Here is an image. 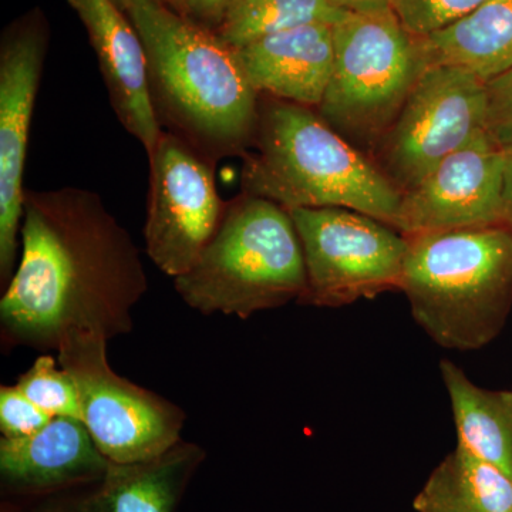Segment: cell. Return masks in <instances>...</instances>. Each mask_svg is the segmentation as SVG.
<instances>
[{
  "instance_id": "cell-10",
  "label": "cell",
  "mask_w": 512,
  "mask_h": 512,
  "mask_svg": "<svg viewBox=\"0 0 512 512\" xmlns=\"http://www.w3.org/2000/svg\"><path fill=\"white\" fill-rule=\"evenodd\" d=\"M148 160L146 252L174 279L190 271L210 244L227 202L215 187L214 165L174 134L163 131Z\"/></svg>"
},
{
  "instance_id": "cell-13",
  "label": "cell",
  "mask_w": 512,
  "mask_h": 512,
  "mask_svg": "<svg viewBox=\"0 0 512 512\" xmlns=\"http://www.w3.org/2000/svg\"><path fill=\"white\" fill-rule=\"evenodd\" d=\"M111 461L83 421L53 417L42 430L0 440V487L6 512L99 481Z\"/></svg>"
},
{
  "instance_id": "cell-8",
  "label": "cell",
  "mask_w": 512,
  "mask_h": 512,
  "mask_svg": "<svg viewBox=\"0 0 512 512\" xmlns=\"http://www.w3.org/2000/svg\"><path fill=\"white\" fill-rule=\"evenodd\" d=\"M107 343L96 333H70L56 350L57 362L76 383L82 421L103 456L113 463L153 460L183 440L184 410L117 375Z\"/></svg>"
},
{
  "instance_id": "cell-7",
  "label": "cell",
  "mask_w": 512,
  "mask_h": 512,
  "mask_svg": "<svg viewBox=\"0 0 512 512\" xmlns=\"http://www.w3.org/2000/svg\"><path fill=\"white\" fill-rule=\"evenodd\" d=\"M301 239L306 288L299 305L342 308L400 291L409 239L348 208H291Z\"/></svg>"
},
{
  "instance_id": "cell-17",
  "label": "cell",
  "mask_w": 512,
  "mask_h": 512,
  "mask_svg": "<svg viewBox=\"0 0 512 512\" xmlns=\"http://www.w3.org/2000/svg\"><path fill=\"white\" fill-rule=\"evenodd\" d=\"M419 43L427 69L456 67L493 82L512 70V0H488Z\"/></svg>"
},
{
  "instance_id": "cell-28",
  "label": "cell",
  "mask_w": 512,
  "mask_h": 512,
  "mask_svg": "<svg viewBox=\"0 0 512 512\" xmlns=\"http://www.w3.org/2000/svg\"><path fill=\"white\" fill-rule=\"evenodd\" d=\"M164 2L171 8L184 12V0H164Z\"/></svg>"
},
{
  "instance_id": "cell-3",
  "label": "cell",
  "mask_w": 512,
  "mask_h": 512,
  "mask_svg": "<svg viewBox=\"0 0 512 512\" xmlns=\"http://www.w3.org/2000/svg\"><path fill=\"white\" fill-rule=\"evenodd\" d=\"M244 194L291 208H348L393 227L402 194L369 157L301 104L259 94Z\"/></svg>"
},
{
  "instance_id": "cell-1",
  "label": "cell",
  "mask_w": 512,
  "mask_h": 512,
  "mask_svg": "<svg viewBox=\"0 0 512 512\" xmlns=\"http://www.w3.org/2000/svg\"><path fill=\"white\" fill-rule=\"evenodd\" d=\"M20 241L18 266L0 299L3 345L47 352L70 333L110 342L133 332L146 269L133 237L97 192L26 191Z\"/></svg>"
},
{
  "instance_id": "cell-5",
  "label": "cell",
  "mask_w": 512,
  "mask_h": 512,
  "mask_svg": "<svg viewBox=\"0 0 512 512\" xmlns=\"http://www.w3.org/2000/svg\"><path fill=\"white\" fill-rule=\"evenodd\" d=\"M174 288L202 315L248 319L298 302L306 288L301 239L286 208L241 194L227 202L210 244Z\"/></svg>"
},
{
  "instance_id": "cell-20",
  "label": "cell",
  "mask_w": 512,
  "mask_h": 512,
  "mask_svg": "<svg viewBox=\"0 0 512 512\" xmlns=\"http://www.w3.org/2000/svg\"><path fill=\"white\" fill-rule=\"evenodd\" d=\"M346 13L328 0H231L215 33L225 45L239 49L299 26L335 25Z\"/></svg>"
},
{
  "instance_id": "cell-26",
  "label": "cell",
  "mask_w": 512,
  "mask_h": 512,
  "mask_svg": "<svg viewBox=\"0 0 512 512\" xmlns=\"http://www.w3.org/2000/svg\"><path fill=\"white\" fill-rule=\"evenodd\" d=\"M336 9L349 13H377L393 10V0H328Z\"/></svg>"
},
{
  "instance_id": "cell-23",
  "label": "cell",
  "mask_w": 512,
  "mask_h": 512,
  "mask_svg": "<svg viewBox=\"0 0 512 512\" xmlns=\"http://www.w3.org/2000/svg\"><path fill=\"white\" fill-rule=\"evenodd\" d=\"M52 417L30 402L18 386L0 389V431L6 439L32 436L42 430Z\"/></svg>"
},
{
  "instance_id": "cell-16",
  "label": "cell",
  "mask_w": 512,
  "mask_h": 512,
  "mask_svg": "<svg viewBox=\"0 0 512 512\" xmlns=\"http://www.w3.org/2000/svg\"><path fill=\"white\" fill-rule=\"evenodd\" d=\"M254 90L318 109L335 63L333 25L311 23L234 49Z\"/></svg>"
},
{
  "instance_id": "cell-11",
  "label": "cell",
  "mask_w": 512,
  "mask_h": 512,
  "mask_svg": "<svg viewBox=\"0 0 512 512\" xmlns=\"http://www.w3.org/2000/svg\"><path fill=\"white\" fill-rule=\"evenodd\" d=\"M505 163L507 150L483 131L402 195L393 228L413 237L504 225Z\"/></svg>"
},
{
  "instance_id": "cell-2",
  "label": "cell",
  "mask_w": 512,
  "mask_h": 512,
  "mask_svg": "<svg viewBox=\"0 0 512 512\" xmlns=\"http://www.w3.org/2000/svg\"><path fill=\"white\" fill-rule=\"evenodd\" d=\"M127 15L146 49L151 101L163 131L212 165L244 158L254 141L259 94L235 50L164 0H131Z\"/></svg>"
},
{
  "instance_id": "cell-9",
  "label": "cell",
  "mask_w": 512,
  "mask_h": 512,
  "mask_svg": "<svg viewBox=\"0 0 512 512\" xmlns=\"http://www.w3.org/2000/svg\"><path fill=\"white\" fill-rule=\"evenodd\" d=\"M487 114V83L456 67H429L369 158L406 194L487 130Z\"/></svg>"
},
{
  "instance_id": "cell-29",
  "label": "cell",
  "mask_w": 512,
  "mask_h": 512,
  "mask_svg": "<svg viewBox=\"0 0 512 512\" xmlns=\"http://www.w3.org/2000/svg\"><path fill=\"white\" fill-rule=\"evenodd\" d=\"M113 2L116 3L124 13H128V10H130L131 0H113Z\"/></svg>"
},
{
  "instance_id": "cell-19",
  "label": "cell",
  "mask_w": 512,
  "mask_h": 512,
  "mask_svg": "<svg viewBox=\"0 0 512 512\" xmlns=\"http://www.w3.org/2000/svg\"><path fill=\"white\" fill-rule=\"evenodd\" d=\"M417 512H512V478L458 446L413 501Z\"/></svg>"
},
{
  "instance_id": "cell-12",
  "label": "cell",
  "mask_w": 512,
  "mask_h": 512,
  "mask_svg": "<svg viewBox=\"0 0 512 512\" xmlns=\"http://www.w3.org/2000/svg\"><path fill=\"white\" fill-rule=\"evenodd\" d=\"M47 36L39 22L20 23L0 46V281L16 271L25 204L30 123L42 82Z\"/></svg>"
},
{
  "instance_id": "cell-22",
  "label": "cell",
  "mask_w": 512,
  "mask_h": 512,
  "mask_svg": "<svg viewBox=\"0 0 512 512\" xmlns=\"http://www.w3.org/2000/svg\"><path fill=\"white\" fill-rule=\"evenodd\" d=\"M488 0H393V12L414 36H427L480 8Z\"/></svg>"
},
{
  "instance_id": "cell-15",
  "label": "cell",
  "mask_w": 512,
  "mask_h": 512,
  "mask_svg": "<svg viewBox=\"0 0 512 512\" xmlns=\"http://www.w3.org/2000/svg\"><path fill=\"white\" fill-rule=\"evenodd\" d=\"M67 2L89 33L117 119L150 156L163 128L151 101L143 40L113 0Z\"/></svg>"
},
{
  "instance_id": "cell-24",
  "label": "cell",
  "mask_w": 512,
  "mask_h": 512,
  "mask_svg": "<svg viewBox=\"0 0 512 512\" xmlns=\"http://www.w3.org/2000/svg\"><path fill=\"white\" fill-rule=\"evenodd\" d=\"M487 133L504 147H512V70L487 83Z\"/></svg>"
},
{
  "instance_id": "cell-4",
  "label": "cell",
  "mask_w": 512,
  "mask_h": 512,
  "mask_svg": "<svg viewBox=\"0 0 512 512\" xmlns=\"http://www.w3.org/2000/svg\"><path fill=\"white\" fill-rule=\"evenodd\" d=\"M409 239L400 291L441 348L493 342L512 309V231L497 227L427 232Z\"/></svg>"
},
{
  "instance_id": "cell-14",
  "label": "cell",
  "mask_w": 512,
  "mask_h": 512,
  "mask_svg": "<svg viewBox=\"0 0 512 512\" xmlns=\"http://www.w3.org/2000/svg\"><path fill=\"white\" fill-rule=\"evenodd\" d=\"M204 448L181 440L167 453L138 463H113L96 483L32 501L26 512H177Z\"/></svg>"
},
{
  "instance_id": "cell-27",
  "label": "cell",
  "mask_w": 512,
  "mask_h": 512,
  "mask_svg": "<svg viewBox=\"0 0 512 512\" xmlns=\"http://www.w3.org/2000/svg\"><path fill=\"white\" fill-rule=\"evenodd\" d=\"M504 225L512 231V147L507 150L504 174Z\"/></svg>"
},
{
  "instance_id": "cell-6",
  "label": "cell",
  "mask_w": 512,
  "mask_h": 512,
  "mask_svg": "<svg viewBox=\"0 0 512 512\" xmlns=\"http://www.w3.org/2000/svg\"><path fill=\"white\" fill-rule=\"evenodd\" d=\"M335 63L318 114L370 157L426 72L419 37L393 10L346 13L333 25Z\"/></svg>"
},
{
  "instance_id": "cell-21",
  "label": "cell",
  "mask_w": 512,
  "mask_h": 512,
  "mask_svg": "<svg viewBox=\"0 0 512 512\" xmlns=\"http://www.w3.org/2000/svg\"><path fill=\"white\" fill-rule=\"evenodd\" d=\"M30 402L50 417H70L82 421V404L73 377L64 370L55 357H37L28 372L16 383Z\"/></svg>"
},
{
  "instance_id": "cell-18",
  "label": "cell",
  "mask_w": 512,
  "mask_h": 512,
  "mask_svg": "<svg viewBox=\"0 0 512 512\" xmlns=\"http://www.w3.org/2000/svg\"><path fill=\"white\" fill-rule=\"evenodd\" d=\"M458 446L512 478V390H488L468 379L451 360H441Z\"/></svg>"
},
{
  "instance_id": "cell-25",
  "label": "cell",
  "mask_w": 512,
  "mask_h": 512,
  "mask_svg": "<svg viewBox=\"0 0 512 512\" xmlns=\"http://www.w3.org/2000/svg\"><path fill=\"white\" fill-rule=\"evenodd\" d=\"M231 0H184V12L191 13L207 26H220Z\"/></svg>"
}]
</instances>
